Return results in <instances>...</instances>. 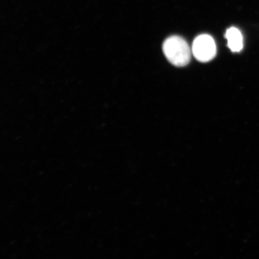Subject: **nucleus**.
<instances>
[{"mask_svg":"<svg viewBox=\"0 0 259 259\" xmlns=\"http://www.w3.org/2000/svg\"><path fill=\"white\" fill-rule=\"evenodd\" d=\"M192 51L196 60L200 62H208L216 56L215 42L208 34L200 35L194 40Z\"/></svg>","mask_w":259,"mask_h":259,"instance_id":"nucleus-2","label":"nucleus"},{"mask_svg":"<svg viewBox=\"0 0 259 259\" xmlns=\"http://www.w3.org/2000/svg\"><path fill=\"white\" fill-rule=\"evenodd\" d=\"M163 51L169 62L178 67L189 63L192 52L187 42L178 35L167 38L164 42Z\"/></svg>","mask_w":259,"mask_h":259,"instance_id":"nucleus-1","label":"nucleus"},{"mask_svg":"<svg viewBox=\"0 0 259 259\" xmlns=\"http://www.w3.org/2000/svg\"><path fill=\"white\" fill-rule=\"evenodd\" d=\"M225 37L228 40V46L234 53L240 52L244 47L243 37L240 31L235 27H231L226 32Z\"/></svg>","mask_w":259,"mask_h":259,"instance_id":"nucleus-3","label":"nucleus"}]
</instances>
